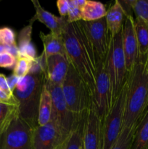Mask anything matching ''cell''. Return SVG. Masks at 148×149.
Masks as SVG:
<instances>
[{"label":"cell","mask_w":148,"mask_h":149,"mask_svg":"<svg viewBox=\"0 0 148 149\" xmlns=\"http://www.w3.org/2000/svg\"><path fill=\"white\" fill-rule=\"evenodd\" d=\"M67 58L86 86L90 95H94L97 63L93 49L78 22L66 20L62 30Z\"/></svg>","instance_id":"6da1fadb"},{"label":"cell","mask_w":148,"mask_h":149,"mask_svg":"<svg viewBox=\"0 0 148 149\" xmlns=\"http://www.w3.org/2000/svg\"><path fill=\"white\" fill-rule=\"evenodd\" d=\"M147 109V64L139 60L128 74L123 130L136 128Z\"/></svg>","instance_id":"7a4b0ae2"},{"label":"cell","mask_w":148,"mask_h":149,"mask_svg":"<svg viewBox=\"0 0 148 149\" xmlns=\"http://www.w3.org/2000/svg\"><path fill=\"white\" fill-rule=\"evenodd\" d=\"M44 77L41 71L20 78L13 94L19 106V118L32 130L38 126V113Z\"/></svg>","instance_id":"3957f363"},{"label":"cell","mask_w":148,"mask_h":149,"mask_svg":"<svg viewBox=\"0 0 148 149\" xmlns=\"http://www.w3.org/2000/svg\"><path fill=\"white\" fill-rule=\"evenodd\" d=\"M61 87L70 111L77 119H84L92 100L82 79L70 64Z\"/></svg>","instance_id":"277c9868"},{"label":"cell","mask_w":148,"mask_h":149,"mask_svg":"<svg viewBox=\"0 0 148 149\" xmlns=\"http://www.w3.org/2000/svg\"><path fill=\"white\" fill-rule=\"evenodd\" d=\"M106 65L110 82L112 108L124 87L129 74L122 45V31L111 38Z\"/></svg>","instance_id":"5b68a950"},{"label":"cell","mask_w":148,"mask_h":149,"mask_svg":"<svg viewBox=\"0 0 148 149\" xmlns=\"http://www.w3.org/2000/svg\"><path fill=\"white\" fill-rule=\"evenodd\" d=\"M78 23L92 48L98 68L106 62L111 41L105 17L94 21L80 20Z\"/></svg>","instance_id":"8992f818"},{"label":"cell","mask_w":148,"mask_h":149,"mask_svg":"<svg viewBox=\"0 0 148 149\" xmlns=\"http://www.w3.org/2000/svg\"><path fill=\"white\" fill-rule=\"evenodd\" d=\"M44 84L52 97V113L51 122L55 124L63 133L68 135L84 118L82 119H77L70 111L60 85L52 84L45 79Z\"/></svg>","instance_id":"52a82bcc"},{"label":"cell","mask_w":148,"mask_h":149,"mask_svg":"<svg viewBox=\"0 0 148 149\" xmlns=\"http://www.w3.org/2000/svg\"><path fill=\"white\" fill-rule=\"evenodd\" d=\"M126 96V83L102 122V149H111L123 130Z\"/></svg>","instance_id":"ba28073f"},{"label":"cell","mask_w":148,"mask_h":149,"mask_svg":"<svg viewBox=\"0 0 148 149\" xmlns=\"http://www.w3.org/2000/svg\"><path fill=\"white\" fill-rule=\"evenodd\" d=\"M92 106L103 122L111 109L110 82L106 62L100 64L97 68Z\"/></svg>","instance_id":"9c48e42d"},{"label":"cell","mask_w":148,"mask_h":149,"mask_svg":"<svg viewBox=\"0 0 148 149\" xmlns=\"http://www.w3.org/2000/svg\"><path fill=\"white\" fill-rule=\"evenodd\" d=\"M0 149H33L32 129L20 118L0 135Z\"/></svg>","instance_id":"30bf717a"},{"label":"cell","mask_w":148,"mask_h":149,"mask_svg":"<svg viewBox=\"0 0 148 149\" xmlns=\"http://www.w3.org/2000/svg\"><path fill=\"white\" fill-rule=\"evenodd\" d=\"M68 136L52 122L44 126L38 125L32 130L33 148V149H60Z\"/></svg>","instance_id":"8fae6325"},{"label":"cell","mask_w":148,"mask_h":149,"mask_svg":"<svg viewBox=\"0 0 148 149\" xmlns=\"http://www.w3.org/2000/svg\"><path fill=\"white\" fill-rule=\"evenodd\" d=\"M44 79L57 85H62L69 68L68 61L60 55L46 57L43 53L37 57Z\"/></svg>","instance_id":"7c38bea8"},{"label":"cell","mask_w":148,"mask_h":149,"mask_svg":"<svg viewBox=\"0 0 148 149\" xmlns=\"http://www.w3.org/2000/svg\"><path fill=\"white\" fill-rule=\"evenodd\" d=\"M102 120L97 114L91 103L84 118L83 130V148L102 149Z\"/></svg>","instance_id":"4fadbf2b"},{"label":"cell","mask_w":148,"mask_h":149,"mask_svg":"<svg viewBox=\"0 0 148 149\" xmlns=\"http://www.w3.org/2000/svg\"><path fill=\"white\" fill-rule=\"evenodd\" d=\"M122 45L126 69L131 72L139 61V49L134 29V17H126L122 29Z\"/></svg>","instance_id":"5bb4252c"},{"label":"cell","mask_w":148,"mask_h":149,"mask_svg":"<svg viewBox=\"0 0 148 149\" xmlns=\"http://www.w3.org/2000/svg\"><path fill=\"white\" fill-rule=\"evenodd\" d=\"M36 13L29 20V25H33L36 20H39L46 26L54 34H62L64 25L67 20V17H57L54 15L41 6L39 1L32 0Z\"/></svg>","instance_id":"9a60e30c"},{"label":"cell","mask_w":148,"mask_h":149,"mask_svg":"<svg viewBox=\"0 0 148 149\" xmlns=\"http://www.w3.org/2000/svg\"><path fill=\"white\" fill-rule=\"evenodd\" d=\"M126 18V16L120 2L118 0H116L107 10L105 16L106 23L110 37H114L121 31Z\"/></svg>","instance_id":"2e32d148"},{"label":"cell","mask_w":148,"mask_h":149,"mask_svg":"<svg viewBox=\"0 0 148 149\" xmlns=\"http://www.w3.org/2000/svg\"><path fill=\"white\" fill-rule=\"evenodd\" d=\"M39 36L44 45V50L42 53L45 56L49 57L53 55H60L68 60L62 34H54L51 32L45 34L41 31Z\"/></svg>","instance_id":"e0dca14e"},{"label":"cell","mask_w":148,"mask_h":149,"mask_svg":"<svg viewBox=\"0 0 148 149\" xmlns=\"http://www.w3.org/2000/svg\"><path fill=\"white\" fill-rule=\"evenodd\" d=\"M32 25H28L21 29L18 34L17 47L19 55L35 61L36 58V49L31 42Z\"/></svg>","instance_id":"ac0fdd59"},{"label":"cell","mask_w":148,"mask_h":149,"mask_svg":"<svg viewBox=\"0 0 148 149\" xmlns=\"http://www.w3.org/2000/svg\"><path fill=\"white\" fill-rule=\"evenodd\" d=\"M52 97L44 81V86L41 95L40 103H39V113H38V125L44 126L49 124L52 120Z\"/></svg>","instance_id":"d6986e66"},{"label":"cell","mask_w":148,"mask_h":149,"mask_svg":"<svg viewBox=\"0 0 148 149\" xmlns=\"http://www.w3.org/2000/svg\"><path fill=\"white\" fill-rule=\"evenodd\" d=\"M131 149H148V109L135 129Z\"/></svg>","instance_id":"ffe728a7"},{"label":"cell","mask_w":148,"mask_h":149,"mask_svg":"<svg viewBox=\"0 0 148 149\" xmlns=\"http://www.w3.org/2000/svg\"><path fill=\"white\" fill-rule=\"evenodd\" d=\"M134 29L139 49V60L146 61L148 57V26L137 18H134Z\"/></svg>","instance_id":"44dd1931"},{"label":"cell","mask_w":148,"mask_h":149,"mask_svg":"<svg viewBox=\"0 0 148 149\" xmlns=\"http://www.w3.org/2000/svg\"><path fill=\"white\" fill-rule=\"evenodd\" d=\"M107 15L105 6L101 2L86 0L81 9L82 20L86 22L94 21L104 17Z\"/></svg>","instance_id":"7402d4cb"},{"label":"cell","mask_w":148,"mask_h":149,"mask_svg":"<svg viewBox=\"0 0 148 149\" xmlns=\"http://www.w3.org/2000/svg\"><path fill=\"white\" fill-rule=\"evenodd\" d=\"M18 117V106L0 103V135L8 129L15 119Z\"/></svg>","instance_id":"603a6c76"},{"label":"cell","mask_w":148,"mask_h":149,"mask_svg":"<svg viewBox=\"0 0 148 149\" xmlns=\"http://www.w3.org/2000/svg\"><path fill=\"white\" fill-rule=\"evenodd\" d=\"M85 118V117H84ZM84 119L71 131L60 149H81L83 147V130Z\"/></svg>","instance_id":"cb8c5ba5"},{"label":"cell","mask_w":148,"mask_h":149,"mask_svg":"<svg viewBox=\"0 0 148 149\" xmlns=\"http://www.w3.org/2000/svg\"><path fill=\"white\" fill-rule=\"evenodd\" d=\"M33 61V60L19 55L16 58V63L13 68L12 74L20 79L25 77L30 73Z\"/></svg>","instance_id":"d4e9b609"},{"label":"cell","mask_w":148,"mask_h":149,"mask_svg":"<svg viewBox=\"0 0 148 149\" xmlns=\"http://www.w3.org/2000/svg\"><path fill=\"white\" fill-rule=\"evenodd\" d=\"M133 13L136 17L148 26V0H131Z\"/></svg>","instance_id":"484cf974"},{"label":"cell","mask_w":148,"mask_h":149,"mask_svg":"<svg viewBox=\"0 0 148 149\" xmlns=\"http://www.w3.org/2000/svg\"><path fill=\"white\" fill-rule=\"evenodd\" d=\"M135 129H123L111 149H131Z\"/></svg>","instance_id":"4316f807"},{"label":"cell","mask_w":148,"mask_h":149,"mask_svg":"<svg viewBox=\"0 0 148 149\" xmlns=\"http://www.w3.org/2000/svg\"><path fill=\"white\" fill-rule=\"evenodd\" d=\"M70 8L67 16V20L69 23H75L82 20L81 8L77 4V0H69Z\"/></svg>","instance_id":"83f0119b"},{"label":"cell","mask_w":148,"mask_h":149,"mask_svg":"<svg viewBox=\"0 0 148 149\" xmlns=\"http://www.w3.org/2000/svg\"><path fill=\"white\" fill-rule=\"evenodd\" d=\"M0 39L6 46L17 45L15 40V33L14 31L9 27L0 28Z\"/></svg>","instance_id":"f1b7e54d"},{"label":"cell","mask_w":148,"mask_h":149,"mask_svg":"<svg viewBox=\"0 0 148 149\" xmlns=\"http://www.w3.org/2000/svg\"><path fill=\"white\" fill-rule=\"evenodd\" d=\"M16 63V58L7 52L0 53V67L6 68H14Z\"/></svg>","instance_id":"f546056e"},{"label":"cell","mask_w":148,"mask_h":149,"mask_svg":"<svg viewBox=\"0 0 148 149\" xmlns=\"http://www.w3.org/2000/svg\"><path fill=\"white\" fill-rule=\"evenodd\" d=\"M0 103L18 106V103H17V100L15 95H10L1 89H0Z\"/></svg>","instance_id":"4dcf8cb0"},{"label":"cell","mask_w":148,"mask_h":149,"mask_svg":"<svg viewBox=\"0 0 148 149\" xmlns=\"http://www.w3.org/2000/svg\"><path fill=\"white\" fill-rule=\"evenodd\" d=\"M57 6L60 17H66L69 12V0H58L57 1Z\"/></svg>","instance_id":"1f68e13d"},{"label":"cell","mask_w":148,"mask_h":149,"mask_svg":"<svg viewBox=\"0 0 148 149\" xmlns=\"http://www.w3.org/2000/svg\"><path fill=\"white\" fill-rule=\"evenodd\" d=\"M0 89L4 90V91H5L6 93H8L10 95H14V94H13V93L12 92V90H10V88L9 87L7 77H6L4 74H1V73H0Z\"/></svg>","instance_id":"d6a6232c"},{"label":"cell","mask_w":148,"mask_h":149,"mask_svg":"<svg viewBox=\"0 0 148 149\" xmlns=\"http://www.w3.org/2000/svg\"><path fill=\"white\" fill-rule=\"evenodd\" d=\"M7 83H8L9 87L10 88V90H12V92H14L16 86H17V83H18L20 78H18L17 77L15 76L14 74H12L10 77H7Z\"/></svg>","instance_id":"836d02e7"},{"label":"cell","mask_w":148,"mask_h":149,"mask_svg":"<svg viewBox=\"0 0 148 149\" xmlns=\"http://www.w3.org/2000/svg\"><path fill=\"white\" fill-rule=\"evenodd\" d=\"M4 52H7V47L3 44H0V53Z\"/></svg>","instance_id":"e575fe53"},{"label":"cell","mask_w":148,"mask_h":149,"mask_svg":"<svg viewBox=\"0 0 148 149\" xmlns=\"http://www.w3.org/2000/svg\"><path fill=\"white\" fill-rule=\"evenodd\" d=\"M147 69H148V57L147 58Z\"/></svg>","instance_id":"d590c367"},{"label":"cell","mask_w":148,"mask_h":149,"mask_svg":"<svg viewBox=\"0 0 148 149\" xmlns=\"http://www.w3.org/2000/svg\"><path fill=\"white\" fill-rule=\"evenodd\" d=\"M0 44H3V43H2V42H1V39H0ZM3 45H4V44H3Z\"/></svg>","instance_id":"8d00e7d4"},{"label":"cell","mask_w":148,"mask_h":149,"mask_svg":"<svg viewBox=\"0 0 148 149\" xmlns=\"http://www.w3.org/2000/svg\"><path fill=\"white\" fill-rule=\"evenodd\" d=\"M81 149H84V148H83V147H82V148H81Z\"/></svg>","instance_id":"74e56055"}]
</instances>
